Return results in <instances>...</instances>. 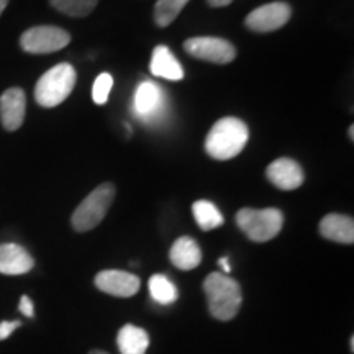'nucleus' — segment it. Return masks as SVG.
<instances>
[{
    "instance_id": "ddd939ff",
    "label": "nucleus",
    "mask_w": 354,
    "mask_h": 354,
    "mask_svg": "<svg viewBox=\"0 0 354 354\" xmlns=\"http://www.w3.org/2000/svg\"><path fill=\"white\" fill-rule=\"evenodd\" d=\"M318 230L325 240L342 243V245H353L354 243V220L349 215H325L318 225Z\"/></svg>"
},
{
    "instance_id": "c85d7f7f",
    "label": "nucleus",
    "mask_w": 354,
    "mask_h": 354,
    "mask_svg": "<svg viewBox=\"0 0 354 354\" xmlns=\"http://www.w3.org/2000/svg\"><path fill=\"white\" fill-rule=\"evenodd\" d=\"M353 138H354V127L351 125V127H349V140L353 141Z\"/></svg>"
},
{
    "instance_id": "bb28decb",
    "label": "nucleus",
    "mask_w": 354,
    "mask_h": 354,
    "mask_svg": "<svg viewBox=\"0 0 354 354\" xmlns=\"http://www.w3.org/2000/svg\"><path fill=\"white\" fill-rule=\"evenodd\" d=\"M8 6V0H0V15H2L3 10H6Z\"/></svg>"
},
{
    "instance_id": "7ed1b4c3",
    "label": "nucleus",
    "mask_w": 354,
    "mask_h": 354,
    "mask_svg": "<svg viewBox=\"0 0 354 354\" xmlns=\"http://www.w3.org/2000/svg\"><path fill=\"white\" fill-rule=\"evenodd\" d=\"M76 69L73 64L61 63L43 74L35 86V100L44 109L57 107L68 99L76 86Z\"/></svg>"
},
{
    "instance_id": "2eb2a0df",
    "label": "nucleus",
    "mask_w": 354,
    "mask_h": 354,
    "mask_svg": "<svg viewBox=\"0 0 354 354\" xmlns=\"http://www.w3.org/2000/svg\"><path fill=\"white\" fill-rule=\"evenodd\" d=\"M169 259L180 271H192L202 263V250L194 238L180 236L171 248Z\"/></svg>"
},
{
    "instance_id": "c756f323",
    "label": "nucleus",
    "mask_w": 354,
    "mask_h": 354,
    "mask_svg": "<svg viewBox=\"0 0 354 354\" xmlns=\"http://www.w3.org/2000/svg\"><path fill=\"white\" fill-rule=\"evenodd\" d=\"M349 346H351V351H354V336H351V339H349Z\"/></svg>"
},
{
    "instance_id": "a211bd4d",
    "label": "nucleus",
    "mask_w": 354,
    "mask_h": 354,
    "mask_svg": "<svg viewBox=\"0 0 354 354\" xmlns=\"http://www.w3.org/2000/svg\"><path fill=\"white\" fill-rule=\"evenodd\" d=\"M192 214L203 232H212V230L221 227L225 221L218 207L209 201H197L192 205Z\"/></svg>"
},
{
    "instance_id": "b1692460",
    "label": "nucleus",
    "mask_w": 354,
    "mask_h": 354,
    "mask_svg": "<svg viewBox=\"0 0 354 354\" xmlns=\"http://www.w3.org/2000/svg\"><path fill=\"white\" fill-rule=\"evenodd\" d=\"M19 308H20V312L24 313L25 317H28V318H33V317H35V307H33V300L30 299L28 295H21Z\"/></svg>"
},
{
    "instance_id": "4be33fe9",
    "label": "nucleus",
    "mask_w": 354,
    "mask_h": 354,
    "mask_svg": "<svg viewBox=\"0 0 354 354\" xmlns=\"http://www.w3.org/2000/svg\"><path fill=\"white\" fill-rule=\"evenodd\" d=\"M112 87H113L112 74L102 73L100 76L95 79L94 87H92V97H94V102L97 105L107 104Z\"/></svg>"
},
{
    "instance_id": "39448f33",
    "label": "nucleus",
    "mask_w": 354,
    "mask_h": 354,
    "mask_svg": "<svg viewBox=\"0 0 354 354\" xmlns=\"http://www.w3.org/2000/svg\"><path fill=\"white\" fill-rule=\"evenodd\" d=\"M236 225L254 243L271 241L282 232L284 215L279 209H241L236 214Z\"/></svg>"
},
{
    "instance_id": "5701e85b",
    "label": "nucleus",
    "mask_w": 354,
    "mask_h": 354,
    "mask_svg": "<svg viewBox=\"0 0 354 354\" xmlns=\"http://www.w3.org/2000/svg\"><path fill=\"white\" fill-rule=\"evenodd\" d=\"M19 326H21V322L13 320V322H0V342L7 339L13 331H15Z\"/></svg>"
},
{
    "instance_id": "393cba45",
    "label": "nucleus",
    "mask_w": 354,
    "mask_h": 354,
    "mask_svg": "<svg viewBox=\"0 0 354 354\" xmlns=\"http://www.w3.org/2000/svg\"><path fill=\"white\" fill-rule=\"evenodd\" d=\"M209 2V6L212 8H221V7H227L230 3L233 2V0H207Z\"/></svg>"
},
{
    "instance_id": "1a4fd4ad",
    "label": "nucleus",
    "mask_w": 354,
    "mask_h": 354,
    "mask_svg": "<svg viewBox=\"0 0 354 354\" xmlns=\"http://www.w3.org/2000/svg\"><path fill=\"white\" fill-rule=\"evenodd\" d=\"M94 284L100 292H105L112 297L128 299L140 290L141 281L131 272L120 271V269H105L97 274Z\"/></svg>"
},
{
    "instance_id": "f8f14e48",
    "label": "nucleus",
    "mask_w": 354,
    "mask_h": 354,
    "mask_svg": "<svg viewBox=\"0 0 354 354\" xmlns=\"http://www.w3.org/2000/svg\"><path fill=\"white\" fill-rule=\"evenodd\" d=\"M35 268L33 256L17 243L0 245V274L3 276H21Z\"/></svg>"
},
{
    "instance_id": "412c9836",
    "label": "nucleus",
    "mask_w": 354,
    "mask_h": 354,
    "mask_svg": "<svg viewBox=\"0 0 354 354\" xmlns=\"http://www.w3.org/2000/svg\"><path fill=\"white\" fill-rule=\"evenodd\" d=\"M51 7L68 17H87L94 12L99 0H50Z\"/></svg>"
},
{
    "instance_id": "4468645a",
    "label": "nucleus",
    "mask_w": 354,
    "mask_h": 354,
    "mask_svg": "<svg viewBox=\"0 0 354 354\" xmlns=\"http://www.w3.org/2000/svg\"><path fill=\"white\" fill-rule=\"evenodd\" d=\"M165 94L158 84L146 81L140 84L135 94V112L145 120H153L162 110Z\"/></svg>"
},
{
    "instance_id": "6e6552de",
    "label": "nucleus",
    "mask_w": 354,
    "mask_h": 354,
    "mask_svg": "<svg viewBox=\"0 0 354 354\" xmlns=\"http://www.w3.org/2000/svg\"><path fill=\"white\" fill-rule=\"evenodd\" d=\"M292 17V7L287 2H271L254 8L246 17L245 25L254 33H271L287 25Z\"/></svg>"
},
{
    "instance_id": "cd10ccee",
    "label": "nucleus",
    "mask_w": 354,
    "mask_h": 354,
    "mask_svg": "<svg viewBox=\"0 0 354 354\" xmlns=\"http://www.w3.org/2000/svg\"><path fill=\"white\" fill-rule=\"evenodd\" d=\"M88 354H110V353H107V351H102V349H92L91 353Z\"/></svg>"
},
{
    "instance_id": "20e7f679",
    "label": "nucleus",
    "mask_w": 354,
    "mask_h": 354,
    "mask_svg": "<svg viewBox=\"0 0 354 354\" xmlns=\"http://www.w3.org/2000/svg\"><path fill=\"white\" fill-rule=\"evenodd\" d=\"M115 198V185L110 183L100 184L92 190L71 216V225L77 233H86L99 227L105 218Z\"/></svg>"
},
{
    "instance_id": "f257e3e1",
    "label": "nucleus",
    "mask_w": 354,
    "mask_h": 354,
    "mask_svg": "<svg viewBox=\"0 0 354 354\" xmlns=\"http://www.w3.org/2000/svg\"><path fill=\"white\" fill-rule=\"evenodd\" d=\"M250 130L240 118L225 117L214 123L205 140V151L210 158L228 161L236 158L248 143Z\"/></svg>"
},
{
    "instance_id": "6ab92c4d",
    "label": "nucleus",
    "mask_w": 354,
    "mask_h": 354,
    "mask_svg": "<svg viewBox=\"0 0 354 354\" xmlns=\"http://www.w3.org/2000/svg\"><path fill=\"white\" fill-rule=\"evenodd\" d=\"M148 287L151 299L159 305H171L179 297V292H177L174 282L167 276H165V274H154L149 279Z\"/></svg>"
},
{
    "instance_id": "a878e982",
    "label": "nucleus",
    "mask_w": 354,
    "mask_h": 354,
    "mask_svg": "<svg viewBox=\"0 0 354 354\" xmlns=\"http://www.w3.org/2000/svg\"><path fill=\"white\" fill-rule=\"evenodd\" d=\"M218 264H220V268L223 269L225 274H228L230 271H232V266H230V263H228V258H221L218 261Z\"/></svg>"
},
{
    "instance_id": "0eeeda50",
    "label": "nucleus",
    "mask_w": 354,
    "mask_h": 354,
    "mask_svg": "<svg viewBox=\"0 0 354 354\" xmlns=\"http://www.w3.org/2000/svg\"><path fill=\"white\" fill-rule=\"evenodd\" d=\"M184 50L196 59L214 64H230L236 57V48L223 38L196 37L184 43Z\"/></svg>"
},
{
    "instance_id": "9b49d317",
    "label": "nucleus",
    "mask_w": 354,
    "mask_h": 354,
    "mask_svg": "<svg viewBox=\"0 0 354 354\" xmlns=\"http://www.w3.org/2000/svg\"><path fill=\"white\" fill-rule=\"evenodd\" d=\"M266 177L272 185L281 190H295L304 184L305 174L297 161L281 158L271 162L266 169Z\"/></svg>"
},
{
    "instance_id": "aec40b11",
    "label": "nucleus",
    "mask_w": 354,
    "mask_h": 354,
    "mask_svg": "<svg viewBox=\"0 0 354 354\" xmlns=\"http://www.w3.org/2000/svg\"><path fill=\"white\" fill-rule=\"evenodd\" d=\"M189 0H158L154 6V21L161 28L169 26L174 21Z\"/></svg>"
},
{
    "instance_id": "f3484780",
    "label": "nucleus",
    "mask_w": 354,
    "mask_h": 354,
    "mask_svg": "<svg viewBox=\"0 0 354 354\" xmlns=\"http://www.w3.org/2000/svg\"><path fill=\"white\" fill-rule=\"evenodd\" d=\"M117 346L122 354H146L149 346L148 331L136 325H123L117 335Z\"/></svg>"
},
{
    "instance_id": "9d476101",
    "label": "nucleus",
    "mask_w": 354,
    "mask_h": 354,
    "mask_svg": "<svg viewBox=\"0 0 354 354\" xmlns=\"http://www.w3.org/2000/svg\"><path fill=\"white\" fill-rule=\"evenodd\" d=\"M26 113V95L24 88L10 87L0 95V122L3 130L17 131L24 125Z\"/></svg>"
},
{
    "instance_id": "423d86ee",
    "label": "nucleus",
    "mask_w": 354,
    "mask_h": 354,
    "mask_svg": "<svg viewBox=\"0 0 354 354\" xmlns=\"http://www.w3.org/2000/svg\"><path fill=\"white\" fill-rule=\"evenodd\" d=\"M71 43V35L59 26L41 25L26 30L20 37V46L30 55H50Z\"/></svg>"
},
{
    "instance_id": "dca6fc26",
    "label": "nucleus",
    "mask_w": 354,
    "mask_h": 354,
    "mask_svg": "<svg viewBox=\"0 0 354 354\" xmlns=\"http://www.w3.org/2000/svg\"><path fill=\"white\" fill-rule=\"evenodd\" d=\"M149 69L154 76L165 77L167 81H180L184 79V69L172 55L171 50L165 44H159L154 48L151 63H149Z\"/></svg>"
},
{
    "instance_id": "f03ea898",
    "label": "nucleus",
    "mask_w": 354,
    "mask_h": 354,
    "mask_svg": "<svg viewBox=\"0 0 354 354\" xmlns=\"http://www.w3.org/2000/svg\"><path fill=\"white\" fill-rule=\"evenodd\" d=\"M210 315L220 322H230L240 312L241 287L233 277L221 272H212L203 281Z\"/></svg>"
}]
</instances>
